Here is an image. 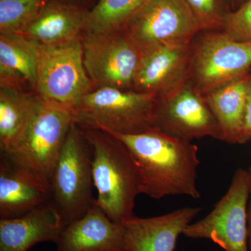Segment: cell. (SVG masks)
Wrapping results in <instances>:
<instances>
[{"instance_id":"1","label":"cell","mask_w":251,"mask_h":251,"mask_svg":"<svg viewBox=\"0 0 251 251\" xmlns=\"http://www.w3.org/2000/svg\"><path fill=\"white\" fill-rule=\"evenodd\" d=\"M109 133L123 142L134 156L142 193L157 200L172 196L201 198L196 182L201 163L197 145L156 128L135 135Z\"/></svg>"},{"instance_id":"2","label":"cell","mask_w":251,"mask_h":251,"mask_svg":"<svg viewBox=\"0 0 251 251\" xmlns=\"http://www.w3.org/2000/svg\"><path fill=\"white\" fill-rule=\"evenodd\" d=\"M80 128L92 148L95 202L109 219L122 224L134 216L135 198L142 193L138 163L126 145L113 135Z\"/></svg>"},{"instance_id":"3","label":"cell","mask_w":251,"mask_h":251,"mask_svg":"<svg viewBox=\"0 0 251 251\" xmlns=\"http://www.w3.org/2000/svg\"><path fill=\"white\" fill-rule=\"evenodd\" d=\"M157 96L112 87L95 89L73 108L74 122L81 128L122 135L154 128Z\"/></svg>"},{"instance_id":"4","label":"cell","mask_w":251,"mask_h":251,"mask_svg":"<svg viewBox=\"0 0 251 251\" xmlns=\"http://www.w3.org/2000/svg\"><path fill=\"white\" fill-rule=\"evenodd\" d=\"M50 185L51 202L64 227L80 219L93 205L92 148L75 123L68 133Z\"/></svg>"},{"instance_id":"5","label":"cell","mask_w":251,"mask_h":251,"mask_svg":"<svg viewBox=\"0 0 251 251\" xmlns=\"http://www.w3.org/2000/svg\"><path fill=\"white\" fill-rule=\"evenodd\" d=\"M73 123L72 110L43 99L21 143L1 156L50 183Z\"/></svg>"},{"instance_id":"6","label":"cell","mask_w":251,"mask_h":251,"mask_svg":"<svg viewBox=\"0 0 251 251\" xmlns=\"http://www.w3.org/2000/svg\"><path fill=\"white\" fill-rule=\"evenodd\" d=\"M251 69V42L234 41L219 31H202L193 39L189 80L203 96L247 75Z\"/></svg>"},{"instance_id":"7","label":"cell","mask_w":251,"mask_h":251,"mask_svg":"<svg viewBox=\"0 0 251 251\" xmlns=\"http://www.w3.org/2000/svg\"><path fill=\"white\" fill-rule=\"evenodd\" d=\"M81 38L39 47L35 93L72 111L84 96L95 90L84 65Z\"/></svg>"},{"instance_id":"8","label":"cell","mask_w":251,"mask_h":251,"mask_svg":"<svg viewBox=\"0 0 251 251\" xmlns=\"http://www.w3.org/2000/svg\"><path fill=\"white\" fill-rule=\"evenodd\" d=\"M249 183L247 170L234 172L224 197L205 217L191 223L184 235L191 239H207L226 251H249L248 204Z\"/></svg>"},{"instance_id":"9","label":"cell","mask_w":251,"mask_h":251,"mask_svg":"<svg viewBox=\"0 0 251 251\" xmlns=\"http://www.w3.org/2000/svg\"><path fill=\"white\" fill-rule=\"evenodd\" d=\"M81 41L84 65L95 89L133 90L142 53L125 31H85Z\"/></svg>"},{"instance_id":"10","label":"cell","mask_w":251,"mask_h":251,"mask_svg":"<svg viewBox=\"0 0 251 251\" xmlns=\"http://www.w3.org/2000/svg\"><path fill=\"white\" fill-rule=\"evenodd\" d=\"M124 31L143 53L158 46L191 42L202 29L186 0H152Z\"/></svg>"},{"instance_id":"11","label":"cell","mask_w":251,"mask_h":251,"mask_svg":"<svg viewBox=\"0 0 251 251\" xmlns=\"http://www.w3.org/2000/svg\"><path fill=\"white\" fill-rule=\"evenodd\" d=\"M154 128L190 142L205 137L223 141L216 117L190 80L174 92L157 97Z\"/></svg>"},{"instance_id":"12","label":"cell","mask_w":251,"mask_h":251,"mask_svg":"<svg viewBox=\"0 0 251 251\" xmlns=\"http://www.w3.org/2000/svg\"><path fill=\"white\" fill-rule=\"evenodd\" d=\"M192 44L191 41L161 46L143 52L133 90L161 97L186 83L189 80Z\"/></svg>"},{"instance_id":"13","label":"cell","mask_w":251,"mask_h":251,"mask_svg":"<svg viewBox=\"0 0 251 251\" xmlns=\"http://www.w3.org/2000/svg\"><path fill=\"white\" fill-rule=\"evenodd\" d=\"M200 211L187 206L155 217L133 216L122 223L127 251H174L179 235Z\"/></svg>"},{"instance_id":"14","label":"cell","mask_w":251,"mask_h":251,"mask_svg":"<svg viewBox=\"0 0 251 251\" xmlns=\"http://www.w3.org/2000/svg\"><path fill=\"white\" fill-rule=\"evenodd\" d=\"M57 251H127L122 224H117L95 202L80 219L63 228Z\"/></svg>"},{"instance_id":"15","label":"cell","mask_w":251,"mask_h":251,"mask_svg":"<svg viewBox=\"0 0 251 251\" xmlns=\"http://www.w3.org/2000/svg\"><path fill=\"white\" fill-rule=\"evenodd\" d=\"M50 202L49 182L1 156L0 219L24 215Z\"/></svg>"},{"instance_id":"16","label":"cell","mask_w":251,"mask_h":251,"mask_svg":"<svg viewBox=\"0 0 251 251\" xmlns=\"http://www.w3.org/2000/svg\"><path fill=\"white\" fill-rule=\"evenodd\" d=\"M64 227L51 202L24 215L0 219V251H28L41 242L56 244Z\"/></svg>"},{"instance_id":"17","label":"cell","mask_w":251,"mask_h":251,"mask_svg":"<svg viewBox=\"0 0 251 251\" xmlns=\"http://www.w3.org/2000/svg\"><path fill=\"white\" fill-rule=\"evenodd\" d=\"M90 9L50 0L37 18L20 33L41 45L63 44L80 39L87 28Z\"/></svg>"},{"instance_id":"18","label":"cell","mask_w":251,"mask_h":251,"mask_svg":"<svg viewBox=\"0 0 251 251\" xmlns=\"http://www.w3.org/2000/svg\"><path fill=\"white\" fill-rule=\"evenodd\" d=\"M39 47L21 34H0V87L35 92Z\"/></svg>"},{"instance_id":"19","label":"cell","mask_w":251,"mask_h":251,"mask_svg":"<svg viewBox=\"0 0 251 251\" xmlns=\"http://www.w3.org/2000/svg\"><path fill=\"white\" fill-rule=\"evenodd\" d=\"M251 89V77L248 74L204 96L226 143L239 144Z\"/></svg>"},{"instance_id":"20","label":"cell","mask_w":251,"mask_h":251,"mask_svg":"<svg viewBox=\"0 0 251 251\" xmlns=\"http://www.w3.org/2000/svg\"><path fill=\"white\" fill-rule=\"evenodd\" d=\"M42 100L34 92L0 87L1 152L21 143Z\"/></svg>"},{"instance_id":"21","label":"cell","mask_w":251,"mask_h":251,"mask_svg":"<svg viewBox=\"0 0 251 251\" xmlns=\"http://www.w3.org/2000/svg\"><path fill=\"white\" fill-rule=\"evenodd\" d=\"M152 0H98L89 11L86 31L109 33L122 31Z\"/></svg>"},{"instance_id":"22","label":"cell","mask_w":251,"mask_h":251,"mask_svg":"<svg viewBox=\"0 0 251 251\" xmlns=\"http://www.w3.org/2000/svg\"><path fill=\"white\" fill-rule=\"evenodd\" d=\"M50 0H0V34H20Z\"/></svg>"},{"instance_id":"23","label":"cell","mask_w":251,"mask_h":251,"mask_svg":"<svg viewBox=\"0 0 251 251\" xmlns=\"http://www.w3.org/2000/svg\"><path fill=\"white\" fill-rule=\"evenodd\" d=\"M223 31L234 41L251 42V0L237 11L225 15Z\"/></svg>"},{"instance_id":"24","label":"cell","mask_w":251,"mask_h":251,"mask_svg":"<svg viewBox=\"0 0 251 251\" xmlns=\"http://www.w3.org/2000/svg\"><path fill=\"white\" fill-rule=\"evenodd\" d=\"M197 18L202 31H219L223 29L225 15L220 0H186Z\"/></svg>"},{"instance_id":"25","label":"cell","mask_w":251,"mask_h":251,"mask_svg":"<svg viewBox=\"0 0 251 251\" xmlns=\"http://www.w3.org/2000/svg\"><path fill=\"white\" fill-rule=\"evenodd\" d=\"M251 140V89L248 97L245 117L239 145H244Z\"/></svg>"},{"instance_id":"26","label":"cell","mask_w":251,"mask_h":251,"mask_svg":"<svg viewBox=\"0 0 251 251\" xmlns=\"http://www.w3.org/2000/svg\"><path fill=\"white\" fill-rule=\"evenodd\" d=\"M248 175H249V203L248 204V232H249V251H251V167L247 170Z\"/></svg>"},{"instance_id":"27","label":"cell","mask_w":251,"mask_h":251,"mask_svg":"<svg viewBox=\"0 0 251 251\" xmlns=\"http://www.w3.org/2000/svg\"><path fill=\"white\" fill-rule=\"evenodd\" d=\"M59 1H64V2L70 3V4H77L79 5V6H84L83 4H82V2L85 1V0H59Z\"/></svg>"},{"instance_id":"28","label":"cell","mask_w":251,"mask_h":251,"mask_svg":"<svg viewBox=\"0 0 251 251\" xmlns=\"http://www.w3.org/2000/svg\"><path fill=\"white\" fill-rule=\"evenodd\" d=\"M249 75H250V76L251 77V69H250V71H249Z\"/></svg>"}]
</instances>
